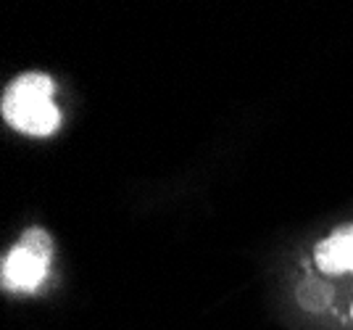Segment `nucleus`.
Masks as SVG:
<instances>
[{"label":"nucleus","mask_w":353,"mask_h":330,"mask_svg":"<svg viewBox=\"0 0 353 330\" xmlns=\"http://www.w3.org/2000/svg\"><path fill=\"white\" fill-rule=\"evenodd\" d=\"M53 79L43 72H27L16 77L0 101L6 124L32 137L56 133L61 124V108L53 104Z\"/></svg>","instance_id":"nucleus-1"},{"label":"nucleus","mask_w":353,"mask_h":330,"mask_svg":"<svg viewBox=\"0 0 353 330\" xmlns=\"http://www.w3.org/2000/svg\"><path fill=\"white\" fill-rule=\"evenodd\" d=\"M56 246L50 233L43 227H27L14 249L3 256L0 264V288L8 293H34L48 278Z\"/></svg>","instance_id":"nucleus-2"},{"label":"nucleus","mask_w":353,"mask_h":330,"mask_svg":"<svg viewBox=\"0 0 353 330\" xmlns=\"http://www.w3.org/2000/svg\"><path fill=\"white\" fill-rule=\"evenodd\" d=\"M316 267L327 275L353 272V225L335 230L316 246Z\"/></svg>","instance_id":"nucleus-3"}]
</instances>
